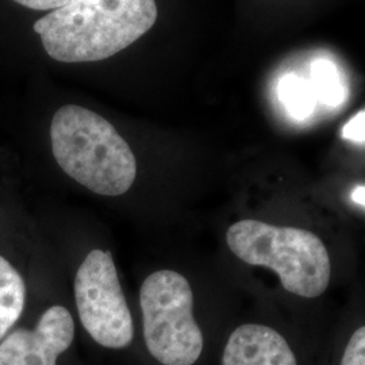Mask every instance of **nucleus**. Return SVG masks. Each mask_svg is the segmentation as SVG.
Wrapping results in <instances>:
<instances>
[{"label":"nucleus","instance_id":"6e6552de","mask_svg":"<svg viewBox=\"0 0 365 365\" xmlns=\"http://www.w3.org/2000/svg\"><path fill=\"white\" fill-rule=\"evenodd\" d=\"M26 303V284L11 262L0 256V342L18 322Z\"/></svg>","mask_w":365,"mask_h":365},{"label":"nucleus","instance_id":"7ed1b4c3","mask_svg":"<svg viewBox=\"0 0 365 365\" xmlns=\"http://www.w3.org/2000/svg\"><path fill=\"white\" fill-rule=\"evenodd\" d=\"M226 242L240 260L272 269L289 294L312 299L329 287L330 256L310 230L242 220L227 229Z\"/></svg>","mask_w":365,"mask_h":365},{"label":"nucleus","instance_id":"4468645a","mask_svg":"<svg viewBox=\"0 0 365 365\" xmlns=\"http://www.w3.org/2000/svg\"><path fill=\"white\" fill-rule=\"evenodd\" d=\"M351 197H352L353 203H356V205H359V206L365 209V185L354 187Z\"/></svg>","mask_w":365,"mask_h":365},{"label":"nucleus","instance_id":"f8f14e48","mask_svg":"<svg viewBox=\"0 0 365 365\" xmlns=\"http://www.w3.org/2000/svg\"><path fill=\"white\" fill-rule=\"evenodd\" d=\"M341 137L354 144H365V108L356 113L342 126Z\"/></svg>","mask_w":365,"mask_h":365},{"label":"nucleus","instance_id":"f257e3e1","mask_svg":"<svg viewBox=\"0 0 365 365\" xmlns=\"http://www.w3.org/2000/svg\"><path fill=\"white\" fill-rule=\"evenodd\" d=\"M157 21L156 0H73L34 24L46 53L61 63L106 60Z\"/></svg>","mask_w":365,"mask_h":365},{"label":"nucleus","instance_id":"9d476101","mask_svg":"<svg viewBox=\"0 0 365 365\" xmlns=\"http://www.w3.org/2000/svg\"><path fill=\"white\" fill-rule=\"evenodd\" d=\"M310 83L319 103L327 107H339L348 98V87L337 66L327 60L318 58L310 66Z\"/></svg>","mask_w":365,"mask_h":365},{"label":"nucleus","instance_id":"423d86ee","mask_svg":"<svg viewBox=\"0 0 365 365\" xmlns=\"http://www.w3.org/2000/svg\"><path fill=\"white\" fill-rule=\"evenodd\" d=\"M75 337V322L56 304L42 314L34 330L16 329L0 342V365H57Z\"/></svg>","mask_w":365,"mask_h":365},{"label":"nucleus","instance_id":"ddd939ff","mask_svg":"<svg viewBox=\"0 0 365 365\" xmlns=\"http://www.w3.org/2000/svg\"><path fill=\"white\" fill-rule=\"evenodd\" d=\"M18 4L27 7L30 10H38V11H45V10H57L66 6L68 3L73 0H14Z\"/></svg>","mask_w":365,"mask_h":365},{"label":"nucleus","instance_id":"f03ea898","mask_svg":"<svg viewBox=\"0 0 365 365\" xmlns=\"http://www.w3.org/2000/svg\"><path fill=\"white\" fill-rule=\"evenodd\" d=\"M51 141L60 168L98 195H123L135 180L137 161L129 144L107 119L86 107H60Z\"/></svg>","mask_w":365,"mask_h":365},{"label":"nucleus","instance_id":"9b49d317","mask_svg":"<svg viewBox=\"0 0 365 365\" xmlns=\"http://www.w3.org/2000/svg\"><path fill=\"white\" fill-rule=\"evenodd\" d=\"M341 365H365V327H359L349 339Z\"/></svg>","mask_w":365,"mask_h":365},{"label":"nucleus","instance_id":"20e7f679","mask_svg":"<svg viewBox=\"0 0 365 365\" xmlns=\"http://www.w3.org/2000/svg\"><path fill=\"white\" fill-rule=\"evenodd\" d=\"M144 339L163 365H194L203 351V334L194 318V294L188 280L163 269L146 277L140 292Z\"/></svg>","mask_w":365,"mask_h":365},{"label":"nucleus","instance_id":"39448f33","mask_svg":"<svg viewBox=\"0 0 365 365\" xmlns=\"http://www.w3.org/2000/svg\"><path fill=\"white\" fill-rule=\"evenodd\" d=\"M75 299L81 325L99 345L108 349L130 345L133 317L110 250L93 249L81 262L75 277Z\"/></svg>","mask_w":365,"mask_h":365},{"label":"nucleus","instance_id":"0eeeda50","mask_svg":"<svg viewBox=\"0 0 365 365\" xmlns=\"http://www.w3.org/2000/svg\"><path fill=\"white\" fill-rule=\"evenodd\" d=\"M222 365H298L286 339L256 324L237 327L227 339Z\"/></svg>","mask_w":365,"mask_h":365},{"label":"nucleus","instance_id":"1a4fd4ad","mask_svg":"<svg viewBox=\"0 0 365 365\" xmlns=\"http://www.w3.org/2000/svg\"><path fill=\"white\" fill-rule=\"evenodd\" d=\"M277 96L288 115L295 120L312 117L318 103L310 80L297 73H287L280 78Z\"/></svg>","mask_w":365,"mask_h":365}]
</instances>
